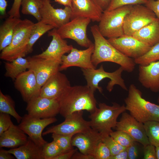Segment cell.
I'll use <instances>...</instances> for the list:
<instances>
[{
  "instance_id": "42",
  "label": "cell",
  "mask_w": 159,
  "mask_h": 159,
  "mask_svg": "<svg viewBox=\"0 0 159 159\" xmlns=\"http://www.w3.org/2000/svg\"><path fill=\"white\" fill-rule=\"evenodd\" d=\"M22 0H14L12 6L8 12L9 16L20 18V8Z\"/></svg>"
},
{
  "instance_id": "26",
  "label": "cell",
  "mask_w": 159,
  "mask_h": 159,
  "mask_svg": "<svg viewBox=\"0 0 159 159\" xmlns=\"http://www.w3.org/2000/svg\"><path fill=\"white\" fill-rule=\"evenodd\" d=\"M132 36L151 47L159 42V19L154 21L135 32Z\"/></svg>"
},
{
  "instance_id": "7",
  "label": "cell",
  "mask_w": 159,
  "mask_h": 159,
  "mask_svg": "<svg viewBox=\"0 0 159 159\" xmlns=\"http://www.w3.org/2000/svg\"><path fill=\"white\" fill-rule=\"evenodd\" d=\"M81 70L87 81V85L94 92L98 90L100 93H102L103 89L99 86V83L105 78L110 80L106 87L109 92H111L116 85H118L124 90L128 91L124 80L122 77V73L124 70L121 66L112 72L105 71L102 65L98 69L81 68Z\"/></svg>"
},
{
  "instance_id": "49",
  "label": "cell",
  "mask_w": 159,
  "mask_h": 159,
  "mask_svg": "<svg viewBox=\"0 0 159 159\" xmlns=\"http://www.w3.org/2000/svg\"><path fill=\"white\" fill-rule=\"evenodd\" d=\"M94 0L103 11L106 9L110 1V0Z\"/></svg>"
},
{
  "instance_id": "19",
  "label": "cell",
  "mask_w": 159,
  "mask_h": 159,
  "mask_svg": "<svg viewBox=\"0 0 159 159\" xmlns=\"http://www.w3.org/2000/svg\"><path fill=\"white\" fill-rule=\"evenodd\" d=\"M14 81V87L20 93L24 101L27 102L39 95L41 87L32 71L28 70L22 72Z\"/></svg>"
},
{
  "instance_id": "37",
  "label": "cell",
  "mask_w": 159,
  "mask_h": 159,
  "mask_svg": "<svg viewBox=\"0 0 159 159\" xmlns=\"http://www.w3.org/2000/svg\"><path fill=\"white\" fill-rule=\"evenodd\" d=\"M102 141L110 150L111 156L117 154L127 148L119 144L110 135L102 137Z\"/></svg>"
},
{
  "instance_id": "28",
  "label": "cell",
  "mask_w": 159,
  "mask_h": 159,
  "mask_svg": "<svg viewBox=\"0 0 159 159\" xmlns=\"http://www.w3.org/2000/svg\"><path fill=\"white\" fill-rule=\"evenodd\" d=\"M20 57L5 63L4 75L14 80L17 77L28 69L29 62L27 58Z\"/></svg>"
},
{
  "instance_id": "20",
  "label": "cell",
  "mask_w": 159,
  "mask_h": 159,
  "mask_svg": "<svg viewBox=\"0 0 159 159\" xmlns=\"http://www.w3.org/2000/svg\"><path fill=\"white\" fill-rule=\"evenodd\" d=\"M48 35L52 37L49 46L42 53L34 56L62 62V57L65 54L70 52L73 48L72 45L67 44V41L61 37L58 33L56 28L49 31Z\"/></svg>"
},
{
  "instance_id": "32",
  "label": "cell",
  "mask_w": 159,
  "mask_h": 159,
  "mask_svg": "<svg viewBox=\"0 0 159 159\" xmlns=\"http://www.w3.org/2000/svg\"><path fill=\"white\" fill-rule=\"evenodd\" d=\"M150 143L159 146V122L150 121L144 123Z\"/></svg>"
},
{
  "instance_id": "48",
  "label": "cell",
  "mask_w": 159,
  "mask_h": 159,
  "mask_svg": "<svg viewBox=\"0 0 159 159\" xmlns=\"http://www.w3.org/2000/svg\"><path fill=\"white\" fill-rule=\"evenodd\" d=\"M16 158L12 154L1 148L0 150V159H14Z\"/></svg>"
},
{
  "instance_id": "51",
  "label": "cell",
  "mask_w": 159,
  "mask_h": 159,
  "mask_svg": "<svg viewBox=\"0 0 159 159\" xmlns=\"http://www.w3.org/2000/svg\"><path fill=\"white\" fill-rule=\"evenodd\" d=\"M54 1L65 6H68L72 8V0H54Z\"/></svg>"
},
{
  "instance_id": "36",
  "label": "cell",
  "mask_w": 159,
  "mask_h": 159,
  "mask_svg": "<svg viewBox=\"0 0 159 159\" xmlns=\"http://www.w3.org/2000/svg\"><path fill=\"white\" fill-rule=\"evenodd\" d=\"M110 135L119 144L126 148L135 141L127 133L121 131H112Z\"/></svg>"
},
{
  "instance_id": "15",
  "label": "cell",
  "mask_w": 159,
  "mask_h": 159,
  "mask_svg": "<svg viewBox=\"0 0 159 159\" xmlns=\"http://www.w3.org/2000/svg\"><path fill=\"white\" fill-rule=\"evenodd\" d=\"M43 1L40 9L42 22L57 29L71 20L72 9L70 7L56 9L51 5L50 0H43Z\"/></svg>"
},
{
  "instance_id": "41",
  "label": "cell",
  "mask_w": 159,
  "mask_h": 159,
  "mask_svg": "<svg viewBox=\"0 0 159 159\" xmlns=\"http://www.w3.org/2000/svg\"><path fill=\"white\" fill-rule=\"evenodd\" d=\"M143 159H157L155 147L149 144L143 146Z\"/></svg>"
},
{
  "instance_id": "11",
  "label": "cell",
  "mask_w": 159,
  "mask_h": 159,
  "mask_svg": "<svg viewBox=\"0 0 159 159\" xmlns=\"http://www.w3.org/2000/svg\"><path fill=\"white\" fill-rule=\"evenodd\" d=\"M57 120L55 117L41 119L27 113L22 117L18 126L37 145L43 147L47 142L42 136L44 129Z\"/></svg>"
},
{
  "instance_id": "54",
  "label": "cell",
  "mask_w": 159,
  "mask_h": 159,
  "mask_svg": "<svg viewBox=\"0 0 159 159\" xmlns=\"http://www.w3.org/2000/svg\"><path fill=\"white\" fill-rule=\"evenodd\" d=\"M147 1H150V0H146Z\"/></svg>"
},
{
  "instance_id": "29",
  "label": "cell",
  "mask_w": 159,
  "mask_h": 159,
  "mask_svg": "<svg viewBox=\"0 0 159 159\" xmlns=\"http://www.w3.org/2000/svg\"><path fill=\"white\" fill-rule=\"evenodd\" d=\"M54 28L53 26L45 24L41 21L35 23L32 31L28 44L26 51V55L32 51L34 45L40 37L46 33Z\"/></svg>"
},
{
  "instance_id": "2",
  "label": "cell",
  "mask_w": 159,
  "mask_h": 159,
  "mask_svg": "<svg viewBox=\"0 0 159 159\" xmlns=\"http://www.w3.org/2000/svg\"><path fill=\"white\" fill-rule=\"evenodd\" d=\"M94 92L87 85L71 86L59 99V114L65 118L76 112L93 113L97 108Z\"/></svg>"
},
{
  "instance_id": "47",
  "label": "cell",
  "mask_w": 159,
  "mask_h": 159,
  "mask_svg": "<svg viewBox=\"0 0 159 159\" xmlns=\"http://www.w3.org/2000/svg\"><path fill=\"white\" fill-rule=\"evenodd\" d=\"M127 148L117 154L111 156L110 159H128Z\"/></svg>"
},
{
  "instance_id": "33",
  "label": "cell",
  "mask_w": 159,
  "mask_h": 159,
  "mask_svg": "<svg viewBox=\"0 0 159 159\" xmlns=\"http://www.w3.org/2000/svg\"><path fill=\"white\" fill-rule=\"evenodd\" d=\"M136 64L146 65L150 63L159 60V42L151 47L144 55L134 59Z\"/></svg>"
},
{
  "instance_id": "17",
  "label": "cell",
  "mask_w": 159,
  "mask_h": 159,
  "mask_svg": "<svg viewBox=\"0 0 159 159\" xmlns=\"http://www.w3.org/2000/svg\"><path fill=\"white\" fill-rule=\"evenodd\" d=\"M94 49L93 44L84 50L73 48L67 55H64L62 57L59 71L74 66L83 69H96V67L93 64L91 60Z\"/></svg>"
},
{
  "instance_id": "53",
  "label": "cell",
  "mask_w": 159,
  "mask_h": 159,
  "mask_svg": "<svg viewBox=\"0 0 159 159\" xmlns=\"http://www.w3.org/2000/svg\"><path fill=\"white\" fill-rule=\"evenodd\" d=\"M157 102H158V103L159 105V96L158 97V99Z\"/></svg>"
},
{
  "instance_id": "6",
  "label": "cell",
  "mask_w": 159,
  "mask_h": 159,
  "mask_svg": "<svg viewBox=\"0 0 159 159\" xmlns=\"http://www.w3.org/2000/svg\"><path fill=\"white\" fill-rule=\"evenodd\" d=\"M132 6L126 5L110 11H104L98 26L101 34L108 39L117 38L124 35V19Z\"/></svg>"
},
{
  "instance_id": "35",
  "label": "cell",
  "mask_w": 159,
  "mask_h": 159,
  "mask_svg": "<svg viewBox=\"0 0 159 159\" xmlns=\"http://www.w3.org/2000/svg\"><path fill=\"white\" fill-rule=\"evenodd\" d=\"M63 152L54 140L47 143L42 147L43 159H54Z\"/></svg>"
},
{
  "instance_id": "31",
  "label": "cell",
  "mask_w": 159,
  "mask_h": 159,
  "mask_svg": "<svg viewBox=\"0 0 159 159\" xmlns=\"http://www.w3.org/2000/svg\"><path fill=\"white\" fill-rule=\"evenodd\" d=\"M43 4V0H22L21 12L24 14L32 15L38 21H41L40 9Z\"/></svg>"
},
{
  "instance_id": "34",
  "label": "cell",
  "mask_w": 159,
  "mask_h": 159,
  "mask_svg": "<svg viewBox=\"0 0 159 159\" xmlns=\"http://www.w3.org/2000/svg\"><path fill=\"white\" fill-rule=\"evenodd\" d=\"M73 135H64L52 133V138L58 145L63 152L73 148L72 141Z\"/></svg>"
},
{
  "instance_id": "44",
  "label": "cell",
  "mask_w": 159,
  "mask_h": 159,
  "mask_svg": "<svg viewBox=\"0 0 159 159\" xmlns=\"http://www.w3.org/2000/svg\"><path fill=\"white\" fill-rule=\"evenodd\" d=\"M145 6L152 10L159 19V0L147 1Z\"/></svg>"
},
{
  "instance_id": "18",
  "label": "cell",
  "mask_w": 159,
  "mask_h": 159,
  "mask_svg": "<svg viewBox=\"0 0 159 159\" xmlns=\"http://www.w3.org/2000/svg\"><path fill=\"white\" fill-rule=\"evenodd\" d=\"M71 86L66 75L59 71L51 76L42 86L39 95L59 100Z\"/></svg>"
},
{
  "instance_id": "3",
  "label": "cell",
  "mask_w": 159,
  "mask_h": 159,
  "mask_svg": "<svg viewBox=\"0 0 159 159\" xmlns=\"http://www.w3.org/2000/svg\"><path fill=\"white\" fill-rule=\"evenodd\" d=\"M124 102L126 110L138 121L144 123L150 121L159 122V105L146 100L135 85L131 84Z\"/></svg>"
},
{
  "instance_id": "52",
  "label": "cell",
  "mask_w": 159,
  "mask_h": 159,
  "mask_svg": "<svg viewBox=\"0 0 159 159\" xmlns=\"http://www.w3.org/2000/svg\"><path fill=\"white\" fill-rule=\"evenodd\" d=\"M156 155L157 159H159V146L155 147Z\"/></svg>"
},
{
  "instance_id": "30",
  "label": "cell",
  "mask_w": 159,
  "mask_h": 159,
  "mask_svg": "<svg viewBox=\"0 0 159 159\" xmlns=\"http://www.w3.org/2000/svg\"><path fill=\"white\" fill-rule=\"evenodd\" d=\"M0 112L8 114L13 116L19 123L22 118L16 111L15 103L9 95L4 94L0 90Z\"/></svg>"
},
{
  "instance_id": "39",
  "label": "cell",
  "mask_w": 159,
  "mask_h": 159,
  "mask_svg": "<svg viewBox=\"0 0 159 159\" xmlns=\"http://www.w3.org/2000/svg\"><path fill=\"white\" fill-rule=\"evenodd\" d=\"M111 156V152L108 147L102 141H100L95 151V159H110Z\"/></svg>"
},
{
  "instance_id": "46",
  "label": "cell",
  "mask_w": 159,
  "mask_h": 159,
  "mask_svg": "<svg viewBox=\"0 0 159 159\" xmlns=\"http://www.w3.org/2000/svg\"><path fill=\"white\" fill-rule=\"evenodd\" d=\"M72 159H95L92 156L84 154L77 151L72 156Z\"/></svg>"
},
{
  "instance_id": "45",
  "label": "cell",
  "mask_w": 159,
  "mask_h": 159,
  "mask_svg": "<svg viewBox=\"0 0 159 159\" xmlns=\"http://www.w3.org/2000/svg\"><path fill=\"white\" fill-rule=\"evenodd\" d=\"M77 150V149L73 148L71 150L63 152L55 157L54 159H70Z\"/></svg>"
},
{
  "instance_id": "14",
  "label": "cell",
  "mask_w": 159,
  "mask_h": 159,
  "mask_svg": "<svg viewBox=\"0 0 159 159\" xmlns=\"http://www.w3.org/2000/svg\"><path fill=\"white\" fill-rule=\"evenodd\" d=\"M29 62L28 69L34 73L37 82L42 87L52 75L59 71L62 62L33 56L27 58Z\"/></svg>"
},
{
  "instance_id": "22",
  "label": "cell",
  "mask_w": 159,
  "mask_h": 159,
  "mask_svg": "<svg viewBox=\"0 0 159 159\" xmlns=\"http://www.w3.org/2000/svg\"><path fill=\"white\" fill-rule=\"evenodd\" d=\"M72 9L71 19L81 17L92 21L99 22L103 12L94 0H72Z\"/></svg>"
},
{
  "instance_id": "38",
  "label": "cell",
  "mask_w": 159,
  "mask_h": 159,
  "mask_svg": "<svg viewBox=\"0 0 159 159\" xmlns=\"http://www.w3.org/2000/svg\"><path fill=\"white\" fill-rule=\"evenodd\" d=\"M147 1L146 0H110L106 10L110 11L126 5L145 4Z\"/></svg>"
},
{
  "instance_id": "5",
  "label": "cell",
  "mask_w": 159,
  "mask_h": 159,
  "mask_svg": "<svg viewBox=\"0 0 159 159\" xmlns=\"http://www.w3.org/2000/svg\"><path fill=\"white\" fill-rule=\"evenodd\" d=\"M34 24L27 19L21 20L15 29L11 43L1 51V59L11 61L26 55L28 44Z\"/></svg>"
},
{
  "instance_id": "4",
  "label": "cell",
  "mask_w": 159,
  "mask_h": 159,
  "mask_svg": "<svg viewBox=\"0 0 159 159\" xmlns=\"http://www.w3.org/2000/svg\"><path fill=\"white\" fill-rule=\"evenodd\" d=\"M126 110L124 105L113 102L112 105L110 106L100 102L98 107L89 116L90 127L102 137L110 135L113 131L112 128L116 126L118 117Z\"/></svg>"
},
{
  "instance_id": "50",
  "label": "cell",
  "mask_w": 159,
  "mask_h": 159,
  "mask_svg": "<svg viewBox=\"0 0 159 159\" xmlns=\"http://www.w3.org/2000/svg\"><path fill=\"white\" fill-rule=\"evenodd\" d=\"M7 2L6 0H0V13L1 16H4L6 14Z\"/></svg>"
},
{
  "instance_id": "40",
  "label": "cell",
  "mask_w": 159,
  "mask_h": 159,
  "mask_svg": "<svg viewBox=\"0 0 159 159\" xmlns=\"http://www.w3.org/2000/svg\"><path fill=\"white\" fill-rule=\"evenodd\" d=\"M10 116L7 113L0 112V135L8 130L13 124Z\"/></svg>"
},
{
  "instance_id": "12",
  "label": "cell",
  "mask_w": 159,
  "mask_h": 159,
  "mask_svg": "<svg viewBox=\"0 0 159 159\" xmlns=\"http://www.w3.org/2000/svg\"><path fill=\"white\" fill-rule=\"evenodd\" d=\"M26 110L28 114L41 119L55 117L60 110L59 99L42 97L39 95L35 97L27 102Z\"/></svg>"
},
{
  "instance_id": "13",
  "label": "cell",
  "mask_w": 159,
  "mask_h": 159,
  "mask_svg": "<svg viewBox=\"0 0 159 159\" xmlns=\"http://www.w3.org/2000/svg\"><path fill=\"white\" fill-rule=\"evenodd\" d=\"M107 39L120 52L134 59L144 55L151 47L132 36L124 34L120 37Z\"/></svg>"
},
{
  "instance_id": "9",
  "label": "cell",
  "mask_w": 159,
  "mask_h": 159,
  "mask_svg": "<svg viewBox=\"0 0 159 159\" xmlns=\"http://www.w3.org/2000/svg\"><path fill=\"white\" fill-rule=\"evenodd\" d=\"M154 12L145 6L133 5L125 16L124 21V34L132 36L136 32L155 20Z\"/></svg>"
},
{
  "instance_id": "1",
  "label": "cell",
  "mask_w": 159,
  "mask_h": 159,
  "mask_svg": "<svg viewBox=\"0 0 159 159\" xmlns=\"http://www.w3.org/2000/svg\"><path fill=\"white\" fill-rule=\"evenodd\" d=\"M90 31L94 40V49L92 56V62L96 67L104 62H110L117 64L124 70L133 72L136 65L134 59L122 54L114 47L101 33L98 25L90 27Z\"/></svg>"
},
{
  "instance_id": "25",
  "label": "cell",
  "mask_w": 159,
  "mask_h": 159,
  "mask_svg": "<svg viewBox=\"0 0 159 159\" xmlns=\"http://www.w3.org/2000/svg\"><path fill=\"white\" fill-rule=\"evenodd\" d=\"M7 150L17 159H43L42 147L37 145L29 137L24 145Z\"/></svg>"
},
{
  "instance_id": "21",
  "label": "cell",
  "mask_w": 159,
  "mask_h": 159,
  "mask_svg": "<svg viewBox=\"0 0 159 159\" xmlns=\"http://www.w3.org/2000/svg\"><path fill=\"white\" fill-rule=\"evenodd\" d=\"M102 138L99 132L91 128L86 132L74 135L72 139V145L76 147L81 153L92 156L95 158L97 147L102 141Z\"/></svg>"
},
{
  "instance_id": "16",
  "label": "cell",
  "mask_w": 159,
  "mask_h": 159,
  "mask_svg": "<svg viewBox=\"0 0 159 159\" xmlns=\"http://www.w3.org/2000/svg\"><path fill=\"white\" fill-rule=\"evenodd\" d=\"M121 114L115 128L116 130L127 133L135 141L140 143L143 146L150 144L144 124L125 112Z\"/></svg>"
},
{
  "instance_id": "43",
  "label": "cell",
  "mask_w": 159,
  "mask_h": 159,
  "mask_svg": "<svg viewBox=\"0 0 159 159\" xmlns=\"http://www.w3.org/2000/svg\"><path fill=\"white\" fill-rule=\"evenodd\" d=\"M128 159H135L139 156V150L136 142L134 141L127 148Z\"/></svg>"
},
{
  "instance_id": "27",
  "label": "cell",
  "mask_w": 159,
  "mask_h": 159,
  "mask_svg": "<svg viewBox=\"0 0 159 159\" xmlns=\"http://www.w3.org/2000/svg\"><path fill=\"white\" fill-rule=\"evenodd\" d=\"M20 18L9 16L0 26V51L9 45L13 37L15 29L21 21Z\"/></svg>"
},
{
  "instance_id": "8",
  "label": "cell",
  "mask_w": 159,
  "mask_h": 159,
  "mask_svg": "<svg viewBox=\"0 0 159 159\" xmlns=\"http://www.w3.org/2000/svg\"><path fill=\"white\" fill-rule=\"evenodd\" d=\"M91 21L88 18L76 17L57 29V32L63 39H72L81 47L87 48L93 44L87 34Z\"/></svg>"
},
{
  "instance_id": "24",
  "label": "cell",
  "mask_w": 159,
  "mask_h": 159,
  "mask_svg": "<svg viewBox=\"0 0 159 159\" xmlns=\"http://www.w3.org/2000/svg\"><path fill=\"white\" fill-rule=\"evenodd\" d=\"M28 138L26 134L18 125L14 124L0 135V147L14 148L26 143Z\"/></svg>"
},
{
  "instance_id": "10",
  "label": "cell",
  "mask_w": 159,
  "mask_h": 159,
  "mask_svg": "<svg viewBox=\"0 0 159 159\" xmlns=\"http://www.w3.org/2000/svg\"><path fill=\"white\" fill-rule=\"evenodd\" d=\"M83 111L74 112L66 117L61 123L47 129L42 133L45 135L55 133L64 135H73L85 132L91 128L90 121L85 120L83 117Z\"/></svg>"
},
{
  "instance_id": "23",
  "label": "cell",
  "mask_w": 159,
  "mask_h": 159,
  "mask_svg": "<svg viewBox=\"0 0 159 159\" xmlns=\"http://www.w3.org/2000/svg\"><path fill=\"white\" fill-rule=\"evenodd\" d=\"M138 80L144 87L154 92H159V60L139 65Z\"/></svg>"
}]
</instances>
